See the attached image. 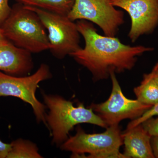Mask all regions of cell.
I'll use <instances>...</instances> for the list:
<instances>
[{
  "label": "cell",
  "instance_id": "1",
  "mask_svg": "<svg viewBox=\"0 0 158 158\" xmlns=\"http://www.w3.org/2000/svg\"><path fill=\"white\" fill-rule=\"evenodd\" d=\"M76 24L85 46L69 56L90 72L94 81L107 79L112 73L131 70L138 57L154 50L149 47L126 45L116 37L102 36L88 21L79 20Z\"/></svg>",
  "mask_w": 158,
  "mask_h": 158
},
{
  "label": "cell",
  "instance_id": "2",
  "mask_svg": "<svg viewBox=\"0 0 158 158\" xmlns=\"http://www.w3.org/2000/svg\"><path fill=\"white\" fill-rule=\"evenodd\" d=\"M43 98L49 110L45 116L47 127L52 132V143L58 146L68 139L69 131L77 125L87 123L108 127L91 108L82 103L74 106L71 102L58 95L44 94Z\"/></svg>",
  "mask_w": 158,
  "mask_h": 158
},
{
  "label": "cell",
  "instance_id": "3",
  "mask_svg": "<svg viewBox=\"0 0 158 158\" xmlns=\"http://www.w3.org/2000/svg\"><path fill=\"white\" fill-rule=\"evenodd\" d=\"M1 28L6 39L31 53L49 49L48 36L39 16L23 5H15Z\"/></svg>",
  "mask_w": 158,
  "mask_h": 158
},
{
  "label": "cell",
  "instance_id": "4",
  "mask_svg": "<svg viewBox=\"0 0 158 158\" xmlns=\"http://www.w3.org/2000/svg\"><path fill=\"white\" fill-rule=\"evenodd\" d=\"M104 132L87 134L79 127L74 136L68 138L61 146L62 150L71 152L73 157L126 158L119 152L123 136L118 125L108 127Z\"/></svg>",
  "mask_w": 158,
  "mask_h": 158
},
{
  "label": "cell",
  "instance_id": "5",
  "mask_svg": "<svg viewBox=\"0 0 158 158\" xmlns=\"http://www.w3.org/2000/svg\"><path fill=\"white\" fill-rule=\"evenodd\" d=\"M36 12L48 32L49 50L54 57L62 59L81 48L76 23L67 15L26 6Z\"/></svg>",
  "mask_w": 158,
  "mask_h": 158
},
{
  "label": "cell",
  "instance_id": "6",
  "mask_svg": "<svg viewBox=\"0 0 158 158\" xmlns=\"http://www.w3.org/2000/svg\"><path fill=\"white\" fill-rule=\"evenodd\" d=\"M52 77L48 65L42 64L37 71L30 76L16 77L0 71V97L12 96L18 98L31 105L38 122L47 127L46 121V106L37 98L36 92L40 82Z\"/></svg>",
  "mask_w": 158,
  "mask_h": 158
},
{
  "label": "cell",
  "instance_id": "7",
  "mask_svg": "<svg viewBox=\"0 0 158 158\" xmlns=\"http://www.w3.org/2000/svg\"><path fill=\"white\" fill-rule=\"evenodd\" d=\"M67 16L73 21L85 20L95 24L109 37H116L125 22L124 12L116 9L111 0H74Z\"/></svg>",
  "mask_w": 158,
  "mask_h": 158
},
{
  "label": "cell",
  "instance_id": "8",
  "mask_svg": "<svg viewBox=\"0 0 158 158\" xmlns=\"http://www.w3.org/2000/svg\"><path fill=\"white\" fill-rule=\"evenodd\" d=\"M112 92L106 101L92 104L90 106L107 126L118 125L125 119H134L141 116L152 106L144 104L138 100L127 98L123 93L116 73L110 74Z\"/></svg>",
  "mask_w": 158,
  "mask_h": 158
},
{
  "label": "cell",
  "instance_id": "9",
  "mask_svg": "<svg viewBox=\"0 0 158 158\" xmlns=\"http://www.w3.org/2000/svg\"><path fill=\"white\" fill-rule=\"evenodd\" d=\"M111 3L129 15L131 27L128 36L131 42L152 33L158 26V0H111Z\"/></svg>",
  "mask_w": 158,
  "mask_h": 158
},
{
  "label": "cell",
  "instance_id": "10",
  "mask_svg": "<svg viewBox=\"0 0 158 158\" xmlns=\"http://www.w3.org/2000/svg\"><path fill=\"white\" fill-rule=\"evenodd\" d=\"M31 54L8 40L0 43V70L18 77L27 75L34 67Z\"/></svg>",
  "mask_w": 158,
  "mask_h": 158
},
{
  "label": "cell",
  "instance_id": "11",
  "mask_svg": "<svg viewBox=\"0 0 158 158\" xmlns=\"http://www.w3.org/2000/svg\"><path fill=\"white\" fill-rule=\"evenodd\" d=\"M123 136L126 158H155L151 144L152 137L142 124L127 130Z\"/></svg>",
  "mask_w": 158,
  "mask_h": 158
},
{
  "label": "cell",
  "instance_id": "12",
  "mask_svg": "<svg viewBox=\"0 0 158 158\" xmlns=\"http://www.w3.org/2000/svg\"><path fill=\"white\" fill-rule=\"evenodd\" d=\"M26 6L35 7L57 14L68 15L74 0H15Z\"/></svg>",
  "mask_w": 158,
  "mask_h": 158
},
{
  "label": "cell",
  "instance_id": "13",
  "mask_svg": "<svg viewBox=\"0 0 158 158\" xmlns=\"http://www.w3.org/2000/svg\"><path fill=\"white\" fill-rule=\"evenodd\" d=\"M134 91L137 99L144 104L153 106L158 103V85L150 73L144 75L141 84Z\"/></svg>",
  "mask_w": 158,
  "mask_h": 158
},
{
  "label": "cell",
  "instance_id": "14",
  "mask_svg": "<svg viewBox=\"0 0 158 158\" xmlns=\"http://www.w3.org/2000/svg\"><path fill=\"white\" fill-rule=\"evenodd\" d=\"M11 145L7 158H43L37 145L28 140L17 139L11 142Z\"/></svg>",
  "mask_w": 158,
  "mask_h": 158
},
{
  "label": "cell",
  "instance_id": "15",
  "mask_svg": "<svg viewBox=\"0 0 158 158\" xmlns=\"http://www.w3.org/2000/svg\"><path fill=\"white\" fill-rule=\"evenodd\" d=\"M156 116H158V103L147 110L141 116L131 122L128 124L126 131L131 129L141 124L147 119Z\"/></svg>",
  "mask_w": 158,
  "mask_h": 158
},
{
  "label": "cell",
  "instance_id": "16",
  "mask_svg": "<svg viewBox=\"0 0 158 158\" xmlns=\"http://www.w3.org/2000/svg\"><path fill=\"white\" fill-rule=\"evenodd\" d=\"M142 126L152 137L158 136V117H153L142 123Z\"/></svg>",
  "mask_w": 158,
  "mask_h": 158
},
{
  "label": "cell",
  "instance_id": "17",
  "mask_svg": "<svg viewBox=\"0 0 158 158\" xmlns=\"http://www.w3.org/2000/svg\"><path fill=\"white\" fill-rule=\"evenodd\" d=\"M11 10L9 0H0V27L9 16Z\"/></svg>",
  "mask_w": 158,
  "mask_h": 158
},
{
  "label": "cell",
  "instance_id": "18",
  "mask_svg": "<svg viewBox=\"0 0 158 158\" xmlns=\"http://www.w3.org/2000/svg\"><path fill=\"white\" fill-rule=\"evenodd\" d=\"M11 147V144H6L0 140V158H7Z\"/></svg>",
  "mask_w": 158,
  "mask_h": 158
},
{
  "label": "cell",
  "instance_id": "19",
  "mask_svg": "<svg viewBox=\"0 0 158 158\" xmlns=\"http://www.w3.org/2000/svg\"><path fill=\"white\" fill-rule=\"evenodd\" d=\"M151 140L152 146L155 158H158V136L152 137Z\"/></svg>",
  "mask_w": 158,
  "mask_h": 158
},
{
  "label": "cell",
  "instance_id": "20",
  "mask_svg": "<svg viewBox=\"0 0 158 158\" xmlns=\"http://www.w3.org/2000/svg\"><path fill=\"white\" fill-rule=\"evenodd\" d=\"M149 73L152 77L153 79L155 81L158 85V72H151Z\"/></svg>",
  "mask_w": 158,
  "mask_h": 158
},
{
  "label": "cell",
  "instance_id": "21",
  "mask_svg": "<svg viewBox=\"0 0 158 158\" xmlns=\"http://www.w3.org/2000/svg\"><path fill=\"white\" fill-rule=\"evenodd\" d=\"M6 40H8L6 39V37L4 36L2 30V28L0 27V43L6 41Z\"/></svg>",
  "mask_w": 158,
  "mask_h": 158
},
{
  "label": "cell",
  "instance_id": "22",
  "mask_svg": "<svg viewBox=\"0 0 158 158\" xmlns=\"http://www.w3.org/2000/svg\"><path fill=\"white\" fill-rule=\"evenodd\" d=\"M151 72H158V62L155 65Z\"/></svg>",
  "mask_w": 158,
  "mask_h": 158
}]
</instances>
